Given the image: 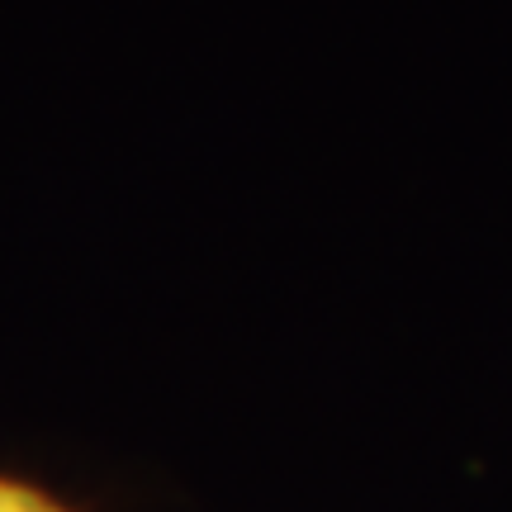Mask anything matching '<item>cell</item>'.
<instances>
[{"label": "cell", "mask_w": 512, "mask_h": 512, "mask_svg": "<svg viewBox=\"0 0 512 512\" xmlns=\"http://www.w3.org/2000/svg\"><path fill=\"white\" fill-rule=\"evenodd\" d=\"M0 512H72L62 498L43 494L38 484H24V479L0 475Z\"/></svg>", "instance_id": "6da1fadb"}]
</instances>
